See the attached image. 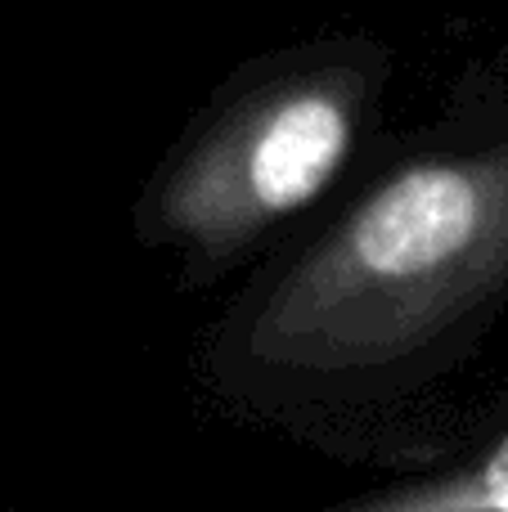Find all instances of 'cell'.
Segmentation results:
<instances>
[{
	"instance_id": "6da1fadb",
	"label": "cell",
	"mask_w": 508,
	"mask_h": 512,
	"mask_svg": "<svg viewBox=\"0 0 508 512\" xmlns=\"http://www.w3.org/2000/svg\"><path fill=\"white\" fill-rule=\"evenodd\" d=\"M508 265V158L428 153L387 171L225 328L257 396L356 400L432 364Z\"/></svg>"
},
{
	"instance_id": "7a4b0ae2",
	"label": "cell",
	"mask_w": 508,
	"mask_h": 512,
	"mask_svg": "<svg viewBox=\"0 0 508 512\" xmlns=\"http://www.w3.org/2000/svg\"><path fill=\"white\" fill-rule=\"evenodd\" d=\"M374 77L365 63H306L239 90L153 194V234L198 261H230L311 207L351 162Z\"/></svg>"
},
{
	"instance_id": "3957f363",
	"label": "cell",
	"mask_w": 508,
	"mask_h": 512,
	"mask_svg": "<svg viewBox=\"0 0 508 512\" xmlns=\"http://www.w3.org/2000/svg\"><path fill=\"white\" fill-rule=\"evenodd\" d=\"M374 508H508V436L477 468L414 490H387L369 499Z\"/></svg>"
}]
</instances>
